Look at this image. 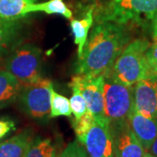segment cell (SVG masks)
<instances>
[{
    "mask_svg": "<svg viewBox=\"0 0 157 157\" xmlns=\"http://www.w3.org/2000/svg\"><path fill=\"white\" fill-rule=\"evenodd\" d=\"M128 41L126 25L109 21L96 22L78 58L76 74L90 77L106 75Z\"/></svg>",
    "mask_w": 157,
    "mask_h": 157,
    "instance_id": "obj_1",
    "label": "cell"
},
{
    "mask_svg": "<svg viewBox=\"0 0 157 157\" xmlns=\"http://www.w3.org/2000/svg\"><path fill=\"white\" fill-rule=\"evenodd\" d=\"M149 45V42L143 39L130 42L115 59L105 78L126 86H134L138 81L148 77L146 52Z\"/></svg>",
    "mask_w": 157,
    "mask_h": 157,
    "instance_id": "obj_2",
    "label": "cell"
},
{
    "mask_svg": "<svg viewBox=\"0 0 157 157\" xmlns=\"http://www.w3.org/2000/svg\"><path fill=\"white\" fill-rule=\"evenodd\" d=\"M95 10L96 22L144 25L157 14V0H109Z\"/></svg>",
    "mask_w": 157,
    "mask_h": 157,
    "instance_id": "obj_3",
    "label": "cell"
},
{
    "mask_svg": "<svg viewBox=\"0 0 157 157\" xmlns=\"http://www.w3.org/2000/svg\"><path fill=\"white\" fill-rule=\"evenodd\" d=\"M41 50L32 44L17 45L11 51L6 61V70L24 85L33 83L42 78Z\"/></svg>",
    "mask_w": 157,
    "mask_h": 157,
    "instance_id": "obj_4",
    "label": "cell"
},
{
    "mask_svg": "<svg viewBox=\"0 0 157 157\" xmlns=\"http://www.w3.org/2000/svg\"><path fill=\"white\" fill-rule=\"evenodd\" d=\"M51 80L41 78L33 83L24 85L17 98L24 113L35 121L50 118Z\"/></svg>",
    "mask_w": 157,
    "mask_h": 157,
    "instance_id": "obj_5",
    "label": "cell"
},
{
    "mask_svg": "<svg viewBox=\"0 0 157 157\" xmlns=\"http://www.w3.org/2000/svg\"><path fill=\"white\" fill-rule=\"evenodd\" d=\"M134 106V86H126L105 78L104 110L110 126L128 121Z\"/></svg>",
    "mask_w": 157,
    "mask_h": 157,
    "instance_id": "obj_6",
    "label": "cell"
},
{
    "mask_svg": "<svg viewBox=\"0 0 157 157\" xmlns=\"http://www.w3.org/2000/svg\"><path fill=\"white\" fill-rule=\"evenodd\" d=\"M104 74L95 77L76 74L69 84L70 87L75 86L79 90L95 120H107L104 110Z\"/></svg>",
    "mask_w": 157,
    "mask_h": 157,
    "instance_id": "obj_7",
    "label": "cell"
},
{
    "mask_svg": "<svg viewBox=\"0 0 157 157\" xmlns=\"http://www.w3.org/2000/svg\"><path fill=\"white\" fill-rule=\"evenodd\" d=\"M88 157L113 156V138L107 120H95L83 142Z\"/></svg>",
    "mask_w": 157,
    "mask_h": 157,
    "instance_id": "obj_8",
    "label": "cell"
},
{
    "mask_svg": "<svg viewBox=\"0 0 157 157\" xmlns=\"http://www.w3.org/2000/svg\"><path fill=\"white\" fill-rule=\"evenodd\" d=\"M110 130L113 138V156H145L147 151L130 128L128 121L110 126Z\"/></svg>",
    "mask_w": 157,
    "mask_h": 157,
    "instance_id": "obj_9",
    "label": "cell"
},
{
    "mask_svg": "<svg viewBox=\"0 0 157 157\" xmlns=\"http://www.w3.org/2000/svg\"><path fill=\"white\" fill-rule=\"evenodd\" d=\"M134 105L145 117L157 119V76H148L134 85Z\"/></svg>",
    "mask_w": 157,
    "mask_h": 157,
    "instance_id": "obj_10",
    "label": "cell"
},
{
    "mask_svg": "<svg viewBox=\"0 0 157 157\" xmlns=\"http://www.w3.org/2000/svg\"><path fill=\"white\" fill-rule=\"evenodd\" d=\"M128 122L141 146L148 151L157 137V119L145 117L134 105L129 113Z\"/></svg>",
    "mask_w": 157,
    "mask_h": 157,
    "instance_id": "obj_11",
    "label": "cell"
},
{
    "mask_svg": "<svg viewBox=\"0 0 157 157\" xmlns=\"http://www.w3.org/2000/svg\"><path fill=\"white\" fill-rule=\"evenodd\" d=\"M35 139L33 129L26 128L0 142V157H24Z\"/></svg>",
    "mask_w": 157,
    "mask_h": 157,
    "instance_id": "obj_12",
    "label": "cell"
},
{
    "mask_svg": "<svg viewBox=\"0 0 157 157\" xmlns=\"http://www.w3.org/2000/svg\"><path fill=\"white\" fill-rule=\"evenodd\" d=\"M22 84L7 70H0V109L11 106L17 101Z\"/></svg>",
    "mask_w": 157,
    "mask_h": 157,
    "instance_id": "obj_13",
    "label": "cell"
},
{
    "mask_svg": "<svg viewBox=\"0 0 157 157\" xmlns=\"http://www.w3.org/2000/svg\"><path fill=\"white\" fill-rule=\"evenodd\" d=\"M95 6H90L81 19H72L70 26L74 37V43L78 46V59L82 55L85 45L87 41L88 33L94 20Z\"/></svg>",
    "mask_w": 157,
    "mask_h": 157,
    "instance_id": "obj_14",
    "label": "cell"
},
{
    "mask_svg": "<svg viewBox=\"0 0 157 157\" xmlns=\"http://www.w3.org/2000/svg\"><path fill=\"white\" fill-rule=\"evenodd\" d=\"M37 0H0V21L16 22L29 15V8Z\"/></svg>",
    "mask_w": 157,
    "mask_h": 157,
    "instance_id": "obj_15",
    "label": "cell"
},
{
    "mask_svg": "<svg viewBox=\"0 0 157 157\" xmlns=\"http://www.w3.org/2000/svg\"><path fill=\"white\" fill-rule=\"evenodd\" d=\"M20 26L18 21H0V56L11 52L17 46Z\"/></svg>",
    "mask_w": 157,
    "mask_h": 157,
    "instance_id": "obj_16",
    "label": "cell"
},
{
    "mask_svg": "<svg viewBox=\"0 0 157 157\" xmlns=\"http://www.w3.org/2000/svg\"><path fill=\"white\" fill-rule=\"evenodd\" d=\"M42 11L46 14H57L64 17L71 19L73 12L65 4L64 0H48L44 3H35L30 6L29 13Z\"/></svg>",
    "mask_w": 157,
    "mask_h": 157,
    "instance_id": "obj_17",
    "label": "cell"
},
{
    "mask_svg": "<svg viewBox=\"0 0 157 157\" xmlns=\"http://www.w3.org/2000/svg\"><path fill=\"white\" fill-rule=\"evenodd\" d=\"M56 152L52 139L36 137L24 157H56Z\"/></svg>",
    "mask_w": 157,
    "mask_h": 157,
    "instance_id": "obj_18",
    "label": "cell"
},
{
    "mask_svg": "<svg viewBox=\"0 0 157 157\" xmlns=\"http://www.w3.org/2000/svg\"><path fill=\"white\" fill-rule=\"evenodd\" d=\"M51 101H50V118L59 117L72 115V108L70 105V101L67 97L59 94L52 86L50 88Z\"/></svg>",
    "mask_w": 157,
    "mask_h": 157,
    "instance_id": "obj_19",
    "label": "cell"
},
{
    "mask_svg": "<svg viewBox=\"0 0 157 157\" xmlns=\"http://www.w3.org/2000/svg\"><path fill=\"white\" fill-rule=\"evenodd\" d=\"M94 121H95V119L89 110H87L80 118L72 120L74 133L76 135L77 140L80 143L83 142L85 136L89 131V129L92 128Z\"/></svg>",
    "mask_w": 157,
    "mask_h": 157,
    "instance_id": "obj_20",
    "label": "cell"
},
{
    "mask_svg": "<svg viewBox=\"0 0 157 157\" xmlns=\"http://www.w3.org/2000/svg\"><path fill=\"white\" fill-rule=\"evenodd\" d=\"M71 88L73 90V94L69 101L72 108V113L74 115V119H78L88 109L86 106V102L85 101L83 95L81 94V93L79 92V90L75 86H71Z\"/></svg>",
    "mask_w": 157,
    "mask_h": 157,
    "instance_id": "obj_21",
    "label": "cell"
},
{
    "mask_svg": "<svg viewBox=\"0 0 157 157\" xmlns=\"http://www.w3.org/2000/svg\"><path fill=\"white\" fill-rule=\"evenodd\" d=\"M59 157H88V155L84 146L76 140L68 144Z\"/></svg>",
    "mask_w": 157,
    "mask_h": 157,
    "instance_id": "obj_22",
    "label": "cell"
},
{
    "mask_svg": "<svg viewBox=\"0 0 157 157\" xmlns=\"http://www.w3.org/2000/svg\"><path fill=\"white\" fill-rule=\"evenodd\" d=\"M146 59L149 76L157 75V39L149 45L146 52Z\"/></svg>",
    "mask_w": 157,
    "mask_h": 157,
    "instance_id": "obj_23",
    "label": "cell"
},
{
    "mask_svg": "<svg viewBox=\"0 0 157 157\" xmlns=\"http://www.w3.org/2000/svg\"><path fill=\"white\" fill-rule=\"evenodd\" d=\"M17 129L15 121L9 117H0V142Z\"/></svg>",
    "mask_w": 157,
    "mask_h": 157,
    "instance_id": "obj_24",
    "label": "cell"
},
{
    "mask_svg": "<svg viewBox=\"0 0 157 157\" xmlns=\"http://www.w3.org/2000/svg\"><path fill=\"white\" fill-rule=\"evenodd\" d=\"M152 28H153V39H157V14L152 21Z\"/></svg>",
    "mask_w": 157,
    "mask_h": 157,
    "instance_id": "obj_25",
    "label": "cell"
},
{
    "mask_svg": "<svg viewBox=\"0 0 157 157\" xmlns=\"http://www.w3.org/2000/svg\"><path fill=\"white\" fill-rule=\"evenodd\" d=\"M148 153H150L151 155L157 157V137L156 139L155 140V141H154V143L152 144L150 149L148 150Z\"/></svg>",
    "mask_w": 157,
    "mask_h": 157,
    "instance_id": "obj_26",
    "label": "cell"
},
{
    "mask_svg": "<svg viewBox=\"0 0 157 157\" xmlns=\"http://www.w3.org/2000/svg\"><path fill=\"white\" fill-rule=\"evenodd\" d=\"M145 156L146 157H156V156H155V155H151V154H150V153H148V152H147L146 155H145Z\"/></svg>",
    "mask_w": 157,
    "mask_h": 157,
    "instance_id": "obj_27",
    "label": "cell"
},
{
    "mask_svg": "<svg viewBox=\"0 0 157 157\" xmlns=\"http://www.w3.org/2000/svg\"><path fill=\"white\" fill-rule=\"evenodd\" d=\"M144 157H146V156H144Z\"/></svg>",
    "mask_w": 157,
    "mask_h": 157,
    "instance_id": "obj_28",
    "label": "cell"
},
{
    "mask_svg": "<svg viewBox=\"0 0 157 157\" xmlns=\"http://www.w3.org/2000/svg\"><path fill=\"white\" fill-rule=\"evenodd\" d=\"M156 76H157V75H156Z\"/></svg>",
    "mask_w": 157,
    "mask_h": 157,
    "instance_id": "obj_29",
    "label": "cell"
}]
</instances>
